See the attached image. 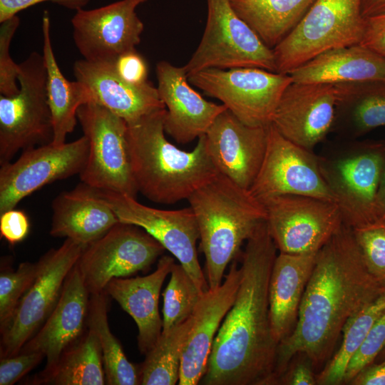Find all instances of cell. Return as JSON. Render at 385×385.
<instances>
[{
  "mask_svg": "<svg viewBox=\"0 0 385 385\" xmlns=\"http://www.w3.org/2000/svg\"><path fill=\"white\" fill-rule=\"evenodd\" d=\"M30 230L27 215L15 208L0 213V235L11 245L23 241Z\"/></svg>",
  "mask_w": 385,
  "mask_h": 385,
  "instance_id": "b9f144b4",
  "label": "cell"
},
{
  "mask_svg": "<svg viewBox=\"0 0 385 385\" xmlns=\"http://www.w3.org/2000/svg\"><path fill=\"white\" fill-rule=\"evenodd\" d=\"M85 246L70 239L51 249L36 262V273L14 313L1 331L0 356L19 353L55 307L64 282Z\"/></svg>",
  "mask_w": 385,
  "mask_h": 385,
  "instance_id": "30bf717a",
  "label": "cell"
},
{
  "mask_svg": "<svg viewBox=\"0 0 385 385\" xmlns=\"http://www.w3.org/2000/svg\"><path fill=\"white\" fill-rule=\"evenodd\" d=\"M148 0H120L99 8L76 11L71 19L74 43L83 59L114 63L135 50L144 29L136 8Z\"/></svg>",
  "mask_w": 385,
  "mask_h": 385,
  "instance_id": "e0dca14e",
  "label": "cell"
},
{
  "mask_svg": "<svg viewBox=\"0 0 385 385\" xmlns=\"http://www.w3.org/2000/svg\"><path fill=\"white\" fill-rule=\"evenodd\" d=\"M77 118L89 144L82 183L136 198L127 121L93 101L79 107Z\"/></svg>",
  "mask_w": 385,
  "mask_h": 385,
  "instance_id": "ba28073f",
  "label": "cell"
},
{
  "mask_svg": "<svg viewBox=\"0 0 385 385\" xmlns=\"http://www.w3.org/2000/svg\"><path fill=\"white\" fill-rule=\"evenodd\" d=\"M97 190L120 222L145 230L178 260L200 291L209 289L196 248L200 239L198 225L190 206L175 210H160L144 205L133 197Z\"/></svg>",
  "mask_w": 385,
  "mask_h": 385,
  "instance_id": "5bb4252c",
  "label": "cell"
},
{
  "mask_svg": "<svg viewBox=\"0 0 385 385\" xmlns=\"http://www.w3.org/2000/svg\"><path fill=\"white\" fill-rule=\"evenodd\" d=\"M349 385H385V359L362 369Z\"/></svg>",
  "mask_w": 385,
  "mask_h": 385,
  "instance_id": "bcb514c9",
  "label": "cell"
},
{
  "mask_svg": "<svg viewBox=\"0 0 385 385\" xmlns=\"http://www.w3.org/2000/svg\"><path fill=\"white\" fill-rule=\"evenodd\" d=\"M43 56L46 68V91L53 123L54 145L66 143L77 123V111L81 106L92 101L88 86L76 80L70 81L62 73L55 57L51 40L49 13L42 18Z\"/></svg>",
  "mask_w": 385,
  "mask_h": 385,
  "instance_id": "83f0119b",
  "label": "cell"
},
{
  "mask_svg": "<svg viewBox=\"0 0 385 385\" xmlns=\"http://www.w3.org/2000/svg\"><path fill=\"white\" fill-rule=\"evenodd\" d=\"M376 214L379 221L385 217V167L376 197Z\"/></svg>",
  "mask_w": 385,
  "mask_h": 385,
  "instance_id": "c3c4849f",
  "label": "cell"
},
{
  "mask_svg": "<svg viewBox=\"0 0 385 385\" xmlns=\"http://www.w3.org/2000/svg\"><path fill=\"white\" fill-rule=\"evenodd\" d=\"M249 191L260 202L283 195L334 202L322 173L319 156L282 136L271 123L264 160Z\"/></svg>",
  "mask_w": 385,
  "mask_h": 385,
  "instance_id": "9a60e30c",
  "label": "cell"
},
{
  "mask_svg": "<svg viewBox=\"0 0 385 385\" xmlns=\"http://www.w3.org/2000/svg\"><path fill=\"white\" fill-rule=\"evenodd\" d=\"M20 24L17 15L1 23L0 26V95L12 96L19 92V64L10 55L11 41Z\"/></svg>",
  "mask_w": 385,
  "mask_h": 385,
  "instance_id": "74e56055",
  "label": "cell"
},
{
  "mask_svg": "<svg viewBox=\"0 0 385 385\" xmlns=\"http://www.w3.org/2000/svg\"><path fill=\"white\" fill-rule=\"evenodd\" d=\"M317 374L312 360L304 353L296 354L275 385H317Z\"/></svg>",
  "mask_w": 385,
  "mask_h": 385,
  "instance_id": "60d3db41",
  "label": "cell"
},
{
  "mask_svg": "<svg viewBox=\"0 0 385 385\" xmlns=\"http://www.w3.org/2000/svg\"><path fill=\"white\" fill-rule=\"evenodd\" d=\"M203 294L183 267L175 263L170 281L163 293L162 332H166L190 317Z\"/></svg>",
  "mask_w": 385,
  "mask_h": 385,
  "instance_id": "e575fe53",
  "label": "cell"
},
{
  "mask_svg": "<svg viewBox=\"0 0 385 385\" xmlns=\"http://www.w3.org/2000/svg\"><path fill=\"white\" fill-rule=\"evenodd\" d=\"M267 135L268 125H248L227 109L205 134L209 155L218 173L247 190L262 164Z\"/></svg>",
  "mask_w": 385,
  "mask_h": 385,
  "instance_id": "d6986e66",
  "label": "cell"
},
{
  "mask_svg": "<svg viewBox=\"0 0 385 385\" xmlns=\"http://www.w3.org/2000/svg\"><path fill=\"white\" fill-rule=\"evenodd\" d=\"M261 203L269 232L279 252H317L343 224L339 210L332 201L283 195Z\"/></svg>",
  "mask_w": 385,
  "mask_h": 385,
  "instance_id": "4fadbf2b",
  "label": "cell"
},
{
  "mask_svg": "<svg viewBox=\"0 0 385 385\" xmlns=\"http://www.w3.org/2000/svg\"><path fill=\"white\" fill-rule=\"evenodd\" d=\"M360 44L385 57V13L364 18Z\"/></svg>",
  "mask_w": 385,
  "mask_h": 385,
  "instance_id": "ee69618b",
  "label": "cell"
},
{
  "mask_svg": "<svg viewBox=\"0 0 385 385\" xmlns=\"http://www.w3.org/2000/svg\"><path fill=\"white\" fill-rule=\"evenodd\" d=\"M361 0H315L296 27L272 48L276 72L289 74L330 49L360 43Z\"/></svg>",
  "mask_w": 385,
  "mask_h": 385,
  "instance_id": "8992f818",
  "label": "cell"
},
{
  "mask_svg": "<svg viewBox=\"0 0 385 385\" xmlns=\"http://www.w3.org/2000/svg\"><path fill=\"white\" fill-rule=\"evenodd\" d=\"M50 235L87 246L119 221L98 190L82 183L57 195L52 202Z\"/></svg>",
  "mask_w": 385,
  "mask_h": 385,
  "instance_id": "d4e9b609",
  "label": "cell"
},
{
  "mask_svg": "<svg viewBox=\"0 0 385 385\" xmlns=\"http://www.w3.org/2000/svg\"><path fill=\"white\" fill-rule=\"evenodd\" d=\"M165 250L141 227L118 222L84 247L76 265L88 292L93 294L104 292L114 278L148 270Z\"/></svg>",
  "mask_w": 385,
  "mask_h": 385,
  "instance_id": "7c38bea8",
  "label": "cell"
},
{
  "mask_svg": "<svg viewBox=\"0 0 385 385\" xmlns=\"http://www.w3.org/2000/svg\"><path fill=\"white\" fill-rule=\"evenodd\" d=\"M384 292L368 271L353 230L342 224L317 252L296 326L278 344L274 385L297 353L314 369L329 360L346 322Z\"/></svg>",
  "mask_w": 385,
  "mask_h": 385,
  "instance_id": "6da1fadb",
  "label": "cell"
},
{
  "mask_svg": "<svg viewBox=\"0 0 385 385\" xmlns=\"http://www.w3.org/2000/svg\"><path fill=\"white\" fill-rule=\"evenodd\" d=\"M277 251L264 220L246 241L237 296L215 338L202 384L274 385L278 344L269 283Z\"/></svg>",
  "mask_w": 385,
  "mask_h": 385,
  "instance_id": "7a4b0ae2",
  "label": "cell"
},
{
  "mask_svg": "<svg viewBox=\"0 0 385 385\" xmlns=\"http://www.w3.org/2000/svg\"><path fill=\"white\" fill-rule=\"evenodd\" d=\"M107 297L105 292L91 294L87 319V327L96 333L100 343L106 384H140L139 365L128 361L120 343L110 329Z\"/></svg>",
  "mask_w": 385,
  "mask_h": 385,
  "instance_id": "1f68e13d",
  "label": "cell"
},
{
  "mask_svg": "<svg viewBox=\"0 0 385 385\" xmlns=\"http://www.w3.org/2000/svg\"><path fill=\"white\" fill-rule=\"evenodd\" d=\"M76 80L89 88L92 101L128 123L165 108L158 89L150 81L133 84L116 72L114 63H93L84 59L73 64Z\"/></svg>",
  "mask_w": 385,
  "mask_h": 385,
  "instance_id": "603a6c76",
  "label": "cell"
},
{
  "mask_svg": "<svg viewBox=\"0 0 385 385\" xmlns=\"http://www.w3.org/2000/svg\"><path fill=\"white\" fill-rule=\"evenodd\" d=\"M385 313V292L352 316L342 329L337 351L317 374V385L343 384L348 364L364 341L373 325Z\"/></svg>",
  "mask_w": 385,
  "mask_h": 385,
  "instance_id": "836d02e7",
  "label": "cell"
},
{
  "mask_svg": "<svg viewBox=\"0 0 385 385\" xmlns=\"http://www.w3.org/2000/svg\"><path fill=\"white\" fill-rule=\"evenodd\" d=\"M165 108L128 123L132 169L138 191L154 202L171 205L188 198L218 171L205 135L191 151L179 149L165 135Z\"/></svg>",
  "mask_w": 385,
  "mask_h": 385,
  "instance_id": "3957f363",
  "label": "cell"
},
{
  "mask_svg": "<svg viewBox=\"0 0 385 385\" xmlns=\"http://www.w3.org/2000/svg\"><path fill=\"white\" fill-rule=\"evenodd\" d=\"M174 264L173 257L162 255L151 274L127 279L114 278L104 289L135 321L138 330V346L143 355L152 349L161 335L163 319L158 310L159 296Z\"/></svg>",
  "mask_w": 385,
  "mask_h": 385,
  "instance_id": "cb8c5ba5",
  "label": "cell"
},
{
  "mask_svg": "<svg viewBox=\"0 0 385 385\" xmlns=\"http://www.w3.org/2000/svg\"><path fill=\"white\" fill-rule=\"evenodd\" d=\"M19 92L0 95V165L20 150L50 143L53 123L42 54L34 51L19 64Z\"/></svg>",
  "mask_w": 385,
  "mask_h": 385,
  "instance_id": "52a82bcc",
  "label": "cell"
},
{
  "mask_svg": "<svg viewBox=\"0 0 385 385\" xmlns=\"http://www.w3.org/2000/svg\"><path fill=\"white\" fill-rule=\"evenodd\" d=\"M159 97L165 107L164 128L180 144L205 135L215 118L227 109L203 98L188 81L184 67L166 61L155 67Z\"/></svg>",
  "mask_w": 385,
  "mask_h": 385,
  "instance_id": "ffe728a7",
  "label": "cell"
},
{
  "mask_svg": "<svg viewBox=\"0 0 385 385\" xmlns=\"http://www.w3.org/2000/svg\"><path fill=\"white\" fill-rule=\"evenodd\" d=\"M90 296L76 264L51 313L20 351H40L46 359L44 369L53 366L87 329Z\"/></svg>",
  "mask_w": 385,
  "mask_h": 385,
  "instance_id": "7402d4cb",
  "label": "cell"
},
{
  "mask_svg": "<svg viewBox=\"0 0 385 385\" xmlns=\"http://www.w3.org/2000/svg\"><path fill=\"white\" fill-rule=\"evenodd\" d=\"M51 1L66 9L78 10L83 9L90 0H0V23L35 4Z\"/></svg>",
  "mask_w": 385,
  "mask_h": 385,
  "instance_id": "f6af8a7d",
  "label": "cell"
},
{
  "mask_svg": "<svg viewBox=\"0 0 385 385\" xmlns=\"http://www.w3.org/2000/svg\"><path fill=\"white\" fill-rule=\"evenodd\" d=\"M334 85L336 106L332 130L354 138L385 126V81Z\"/></svg>",
  "mask_w": 385,
  "mask_h": 385,
  "instance_id": "f1b7e54d",
  "label": "cell"
},
{
  "mask_svg": "<svg viewBox=\"0 0 385 385\" xmlns=\"http://www.w3.org/2000/svg\"><path fill=\"white\" fill-rule=\"evenodd\" d=\"M352 230L368 271L385 285V222Z\"/></svg>",
  "mask_w": 385,
  "mask_h": 385,
  "instance_id": "8d00e7d4",
  "label": "cell"
},
{
  "mask_svg": "<svg viewBox=\"0 0 385 385\" xmlns=\"http://www.w3.org/2000/svg\"><path fill=\"white\" fill-rule=\"evenodd\" d=\"M235 14L269 48L278 45L315 0H227Z\"/></svg>",
  "mask_w": 385,
  "mask_h": 385,
  "instance_id": "4dcf8cb0",
  "label": "cell"
},
{
  "mask_svg": "<svg viewBox=\"0 0 385 385\" xmlns=\"http://www.w3.org/2000/svg\"><path fill=\"white\" fill-rule=\"evenodd\" d=\"M382 220L385 222V217Z\"/></svg>",
  "mask_w": 385,
  "mask_h": 385,
  "instance_id": "f907efd6",
  "label": "cell"
},
{
  "mask_svg": "<svg viewBox=\"0 0 385 385\" xmlns=\"http://www.w3.org/2000/svg\"><path fill=\"white\" fill-rule=\"evenodd\" d=\"M384 359H385V347L382 349V351L378 355L374 362H379Z\"/></svg>",
  "mask_w": 385,
  "mask_h": 385,
  "instance_id": "681fc988",
  "label": "cell"
},
{
  "mask_svg": "<svg viewBox=\"0 0 385 385\" xmlns=\"http://www.w3.org/2000/svg\"><path fill=\"white\" fill-rule=\"evenodd\" d=\"M317 253L279 252L274 260L269 283V304L272 332L277 344L287 338L296 326Z\"/></svg>",
  "mask_w": 385,
  "mask_h": 385,
  "instance_id": "484cf974",
  "label": "cell"
},
{
  "mask_svg": "<svg viewBox=\"0 0 385 385\" xmlns=\"http://www.w3.org/2000/svg\"><path fill=\"white\" fill-rule=\"evenodd\" d=\"M240 279V267L234 262L224 282L202 294L192 314L194 320L183 353L178 384L196 385L205 376L215 338L234 303Z\"/></svg>",
  "mask_w": 385,
  "mask_h": 385,
  "instance_id": "44dd1931",
  "label": "cell"
},
{
  "mask_svg": "<svg viewBox=\"0 0 385 385\" xmlns=\"http://www.w3.org/2000/svg\"><path fill=\"white\" fill-rule=\"evenodd\" d=\"M341 151L319 158L343 224L355 229L379 221L376 202L385 167V142H355Z\"/></svg>",
  "mask_w": 385,
  "mask_h": 385,
  "instance_id": "5b68a950",
  "label": "cell"
},
{
  "mask_svg": "<svg viewBox=\"0 0 385 385\" xmlns=\"http://www.w3.org/2000/svg\"><path fill=\"white\" fill-rule=\"evenodd\" d=\"M45 356L40 351H20L0 359V385H12L34 369Z\"/></svg>",
  "mask_w": 385,
  "mask_h": 385,
  "instance_id": "ab89813d",
  "label": "cell"
},
{
  "mask_svg": "<svg viewBox=\"0 0 385 385\" xmlns=\"http://www.w3.org/2000/svg\"><path fill=\"white\" fill-rule=\"evenodd\" d=\"M188 81L252 126L271 123L282 93L293 81L289 74L253 67L207 68L188 76Z\"/></svg>",
  "mask_w": 385,
  "mask_h": 385,
  "instance_id": "8fae6325",
  "label": "cell"
},
{
  "mask_svg": "<svg viewBox=\"0 0 385 385\" xmlns=\"http://www.w3.org/2000/svg\"><path fill=\"white\" fill-rule=\"evenodd\" d=\"M36 262H24L16 270L3 268L0 274V330L11 319L14 311L34 280L36 273Z\"/></svg>",
  "mask_w": 385,
  "mask_h": 385,
  "instance_id": "d590c367",
  "label": "cell"
},
{
  "mask_svg": "<svg viewBox=\"0 0 385 385\" xmlns=\"http://www.w3.org/2000/svg\"><path fill=\"white\" fill-rule=\"evenodd\" d=\"M193 315L166 332L139 365L141 385H175L178 382L184 347Z\"/></svg>",
  "mask_w": 385,
  "mask_h": 385,
  "instance_id": "d6a6232c",
  "label": "cell"
},
{
  "mask_svg": "<svg viewBox=\"0 0 385 385\" xmlns=\"http://www.w3.org/2000/svg\"><path fill=\"white\" fill-rule=\"evenodd\" d=\"M334 85L292 81L284 91L271 124L284 138L313 150L332 130Z\"/></svg>",
  "mask_w": 385,
  "mask_h": 385,
  "instance_id": "ac0fdd59",
  "label": "cell"
},
{
  "mask_svg": "<svg viewBox=\"0 0 385 385\" xmlns=\"http://www.w3.org/2000/svg\"><path fill=\"white\" fill-rule=\"evenodd\" d=\"M199 228L209 289L222 284L228 264L266 219L264 205L249 190L218 173L188 198Z\"/></svg>",
  "mask_w": 385,
  "mask_h": 385,
  "instance_id": "277c9868",
  "label": "cell"
},
{
  "mask_svg": "<svg viewBox=\"0 0 385 385\" xmlns=\"http://www.w3.org/2000/svg\"><path fill=\"white\" fill-rule=\"evenodd\" d=\"M361 12L364 18L385 13V0H361Z\"/></svg>",
  "mask_w": 385,
  "mask_h": 385,
  "instance_id": "7dc6e473",
  "label": "cell"
},
{
  "mask_svg": "<svg viewBox=\"0 0 385 385\" xmlns=\"http://www.w3.org/2000/svg\"><path fill=\"white\" fill-rule=\"evenodd\" d=\"M83 135L70 143H52L22 151L14 162L1 165L0 213L15 208L28 195L47 184L79 174L88 156Z\"/></svg>",
  "mask_w": 385,
  "mask_h": 385,
  "instance_id": "2e32d148",
  "label": "cell"
},
{
  "mask_svg": "<svg viewBox=\"0 0 385 385\" xmlns=\"http://www.w3.org/2000/svg\"><path fill=\"white\" fill-rule=\"evenodd\" d=\"M118 74L133 84H142L148 81V66L145 59L136 50L120 56L114 63Z\"/></svg>",
  "mask_w": 385,
  "mask_h": 385,
  "instance_id": "7bdbcfd3",
  "label": "cell"
},
{
  "mask_svg": "<svg viewBox=\"0 0 385 385\" xmlns=\"http://www.w3.org/2000/svg\"><path fill=\"white\" fill-rule=\"evenodd\" d=\"M28 384H106L101 349L96 333L88 327L83 334L63 352L53 366L43 369Z\"/></svg>",
  "mask_w": 385,
  "mask_h": 385,
  "instance_id": "f546056e",
  "label": "cell"
},
{
  "mask_svg": "<svg viewBox=\"0 0 385 385\" xmlns=\"http://www.w3.org/2000/svg\"><path fill=\"white\" fill-rule=\"evenodd\" d=\"M385 347V313L373 325L364 341L351 358L343 384L350 381L364 367L374 363Z\"/></svg>",
  "mask_w": 385,
  "mask_h": 385,
  "instance_id": "f35d334b",
  "label": "cell"
},
{
  "mask_svg": "<svg viewBox=\"0 0 385 385\" xmlns=\"http://www.w3.org/2000/svg\"><path fill=\"white\" fill-rule=\"evenodd\" d=\"M289 74L302 83L385 81V57L358 43L326 51Z\"/></svg>",
  "mask_w": 385,
  "mask_h": 385,
  "instance_id": "4316f807",
  "label": "cell"
},
{
  "mask_svg": "<svg viewBox=\"0 0 385 385\" xmlns=\"http://www.w3.org/2000/svg\"><path fill=\"white\" fill-rule=\"evenodd\" d=\"M205 28L183 66L188 76L207 68L253 67L276 72L272 49L240 19L227 0H207Z\"/></svg>",
  "mask_w": 385,
  "mask_h": 385,
  "instance_id": "9c48e42d",
  "label": "cell"
}]
</instances>
